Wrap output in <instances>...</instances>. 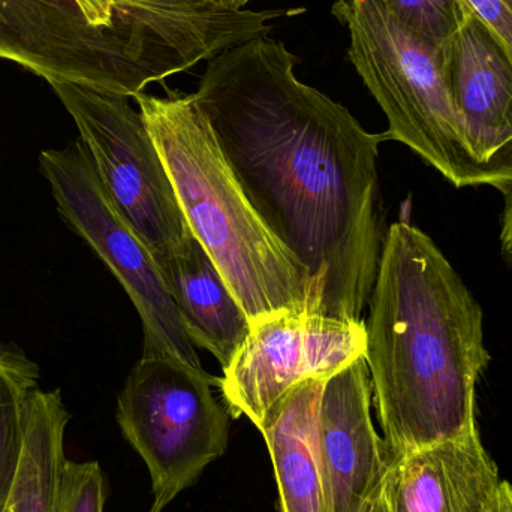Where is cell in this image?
<instances>
[{
    "label": "cell",
    "mask_w": 512,
    "mask_h": 512,
    "mask_svg": "<svg viewBox=\"0 0 512 512\" xmlns=\"http://www.w3.org/2000/svg\"><path fill=\"white\" fill-rule=\"evenodd\" d=\"M69 418L59 390L30 391L23 462L5 512H59Z\"/></svg>",
    "instance_id": "9a60e30c"
},
{
    "label": "cell",
    "mask_w": 512,
    "mask_h": 512,
    "mask_svg": "<svg viewBox=\"0 0 512 512\" xmlns=\"http://www.w3.org/2000/svg\"><path fill=\"white\" fill-rule=\"evenodd\" d=\"M502 483L474 433L393 457L379 493L385 512H492Z\"/></svg>",
    "instance_id": "7c38bea8"
},
{
    "label": "cell",
    "mask_w": 512,
    "mask_h": 512,
    "mask_svg": "<svg viewBox=\"0 0 512 512\" xmlns=\"http://www.w3.org/2000/svg\"><path fill=\"white\" fill-rule=\"evenodd\" d=\"M119 2L120 8L125 11H131V9L162 12L206 11L222 5L219 0H119Z\"/></svg>",
    "instance_id": "44dd1931"
},
{
    "label": "cell",
    "mask_w": 512,
    "mask_h": 512,
    "mask_svg": "<svg viewBox=\"0 0 512 512\" xmlns=\"http://www.w3.org/2000/svg\"><path fill=\"white\" fill-rule=\"evenodd\" d=\"M48 84L74 119L114 209L161 270L194 234L140 111L116 93L68 81Z\"/></svg>",
    "instance_id": "52a82bcc"
},
{
    "label": "cell",
    "mask_w": 512,
    "mask_h": 512,
    "mask_svg": "<svg viewBox=\"0 0 512 512\" xmlns=\"http://www.w3.org/2000/svg\"><path fill=\"white\" fill-rule=\"evenodd\" d=\"M512 51V0H462Z\"/></svg>",
    "instance_id": "ffe728a7"
},
{
    "label": "cell",
    "mask_w": 512,
    "mask_h": 512,
    "mask_svg": "<svg viewBox=\"0 0 512 512\" xmlns=\"http://www.w3.org/2000/svg\"><path fill=\"white\" fill-rule=\"evenodd\" d=\"M149 512H161V511L153 510V508H152V510H150Z\"/></svg>",
    "instance_id": "d4e9b609"
},
{
    "label": "cell",
    "mask_w": 512,
    "mask_h": 512,
    "mask_svg": "<svg viewBox=\"0 0 512 512\" xmlns=\"http://www.w3.org/2000/svg\"><path fill=\"white\" fill-rule=\"evenodd\" d=\"M192 234L227 280L251 324L309 313L303 265L271 236L234 177L194 93L135 96Z\"/></svg>",
    "instance_id": "3957f363"
},
{
    "label": "cell",
    "mask_w": 512,
    "mask_h": 512,
    "mask_svg": "<svg viewBox=\"0 0 512 512\" xmlns=\"http://www.w3.org/2000/svg\"><path fill=\"white\" fill-rule=\"evenodd\" d=\"M107 484L96 462L66 460L60 481L59 512H104Z\"/></svg>",
    "instance_id": "d6986e66"
},
{
    "label": "cell",
    "mask_w": 512,
    "mask_h": 512,
    "mask_svg": "<svg viewBox=\"0 0 512 512\" xmlns=\"http://www.w3.org/2000/svg\"><path fill=\"white\" fill-rule=\"evenodd\" d=\"M325 382L312 378L292 388L259 429L273 462L280 512H336L319 439Z\"/></svg>",
    "instance_id": "4fadbf2b"
},
{
    "label": "cell",
    "mask_w": 512,
    "mask_h": 512,
    "mask_svg": "<svg viewBox=\"0 0 512 512\" xmlns=\"http://www.w3.org/2000/svg\"><path fill=\"white\" fill-rule=\"evenodd\" d=\"M221 379L167 355L141 357L117 399L123 438L146 463L153 510L164 511L227 453L230 414L213 394Z\"/></svg>",
    "instance_id": "8992f818"
},
{
    "label": "cell",
    "mask_w": 512,
    "mask_h": 512,
    "mask_svg": "<svg viewBox=\"0 0 512 512\" xmlns=\"http://www.w3.org/2000/svg\"><path fill=\"white\" fill-rule=\"evenodd\" d=\"M504 209L501 215V233H499V243H501V255L504 261L512 267V188L508 194L504 195Z\"/></svg>",
    "instance_id": "7402d4cb"
},
{
    "label": "cell",
    "mask_w": 512,
    "mask_h": 512,
    "mask_svg": "<svg viewBox=\"0 0 512 512\" xmlns=\"http://www.w3.org/2000/svg\"><path fill=\"white\" fill-rule=\"evenodd\" d=\"M60 216L105 262L138 310L144 357L167 355L203 369L167 283L149 249L117 213L80 140L39 156Z\"/></svg>",
    "instance_id": "ba28073f"
},
{
    "label": "cell",
    "mask_w": 512,
    "mask_h": 512,
    "mask_svg": "<svg viewBox=\"0 0 512 512\" xmlns=\"http://www.w3.org/2000/svg\"><path fill=\"white\" fill-rule=\"evenodd\" d=\"M403 26L427 44L442 50L451 38L466 6L462 0H382Z\"/></svg>",
    "instance_id": "ac0fdd59"
},
{
    "label": "cell",
    "mask_w": 512,
    "mask_h": 512,
    "mask_svg": "<svg viewBox=\"0 0 512 512\" xmlns=\"http://www.w3.org/2000/svg\"><path fill=\"white\" fill-rule=\"evenodd\" d=\"M38 366L15 346L0 345V512L17 484L26 444L27 397L38 387Z\"/></svg>",
    "instance_id": "2e32d148"
},
{
    "label": "cell",
    "mask_w": 512,
    "mask_h": 512,
    "mask_svg": "<svg viewBox=\"0 0 512 512\" xmlns=\"http://www.w3.org/2000/svg\"><path fill=\"white\" fill-rule=\"evenodd\" d=\"M282 42L256 36L207 63L194 93L240 188L307 273L309 313L363 322L387 231L379 144L298 80Z\"/></svg>",
    "instance_id": "6da1fadb"
},
{
    "label": "cell",
    "mask_w": 512,
    "mask_h": 512,
    "mask_svg": "<svg viewBox=\"0 0 512 512\" xmlns=\"http://www.w3.org/2000/svg\"><path fill=\"white\" fill-rule=\"evenodd\" d=\"M448 93L463 135L493 189L512 188V51L465 8L441 50Z\"/></svg>",
    "instance_id": "30bf717a"
},
{
    "label": "cell",
    "mask_w": 512,
    "mask_h": 512,
    "mask_svg": "<svg viewBox=\"0 0 512 512\" xmlns=\"http://www.w3.org/2000/svg\"><path fill=\"white\" fill-rule=\"evenodd\" d=\"M492 512H512V484L508 481L502 483L498 501H496Z\"/></svg>",
    "instance_id": "603a6c76"
},
{
    "label": "cell",
    "mask_w": 512,
    "mask_h": 512,
    "mask_svg": "<svg viewBox=\"0 0 512 512\" xmlns=\"http://www.w3.org/2000/svg\"><path fill=\"white\" fill-rule=\"evenodd\" d=\"M222 5L231 9H246L249 3L256 2V0H219Z\"/></svg>",
    "instance_id": "cb8c5ba5"
},
{
    "label": "cell",
    "mask_w": 512,
    "mask_h": 512,
    "mask_svg": "<svg viewBox=\"0 0 512 512\" xmlns=\"http://www.w3.org/2000/svg\"><path fill=\"white\" fill-rule=\"evenodd\" d=\"M366 325L312 313L285 312L251 324V333L221 378L234 418L261 429L280 399L301 382L331 378L363 357Z\"/></svg>",
    "instance_id": "9c48e42d"
},
{
    "label": "cell",
    "mask_w": 512,
    "mask_h": 512,
    "mask_svg": "<svg viewBox=\"0 0 512 512\" xmlns=\"http://www.w3.org/2000/svg\"><path fill=\"white\" fill-rule=\"evenodd\" d=\"M161 273L192 342L228 367L251 333V321L197 237Z\"/></svg>",
    "instance_id": "5bb4252c"
},
{
    "label": "cell",
    "mask_w": 512,
    "mask_h": 512,
    "mask_svg": "<svg viewBox=\"0 0 512 512\" xmlns=\"http://www.w3.org/2000/svg\"><path fill=\"white\" fill-rule=\"evenodd\" d=\"M0 59L47 83L68 81L126 98L203 62L147 36L93 26L75 0H0Z\"/></svg>",
    "instance_id": "5b68a950"
},
{
    "label": "cell",
    "mask_w": 512,
    "mask_h": 512,
    "mask_svg": "<svg viewBox=\"0 0 512 512\" xmlns=\"http://www.w3.org/2000/svg\"><path fill=\"white\" fill-rule=\"evenodd\" d=\"M372 400L364 355L328 378L322 391L319 439L336 512L360 511L393 459L373 424Z\"/></svg>",
    "instance_id": "8fae6325"
},
{
    "label": "cell",
    "mask_w": 512,
    "mask_h": 512,
    "mask_svg": "<svg viewBox=\"0 0 512 512\" xmlns=\"http://www.w3.org/2000/svg\"><path fill=\"white\" fill-rule=\"evenodd\" d=\"M331 14L348 27V56L399 141L456 188L490 186L469 150L442 69L441 50L403 26L382 0H337Z\"/></svg>",
    "instance_id": "277c9868"
},
{
    "label": "cell",
    "mask_w": 512,
    "mask_h": 512,
    "mask_svg": "<svg viewBox=\"0 0 512 512\" xmlns=\"http://www.w3.org/2000/svg\"><path fill=\"white\" fill-rule=\"evenodd\" d=\"M84 17L96 27L123 30L182 48L207 60L219 53L215 36L185 21L161 20L120 8L119 0H75Z\"/></svg>",
    "instance_id": "e0dca14e"
},
{
    "label": "cell",
    "mask_w": 512,
    "mask_h": 512,
    "mask_svg": "<svg viewBox=\"0 0 512 512\" xmlns=\"http://www.w3.org/2000/svg\"><path fill=\"white\" fill-rule=\"evenodd\" d=\"M367 304L364 358L391 457L478 433L477 385L492 360L483 307L409 219L387 230Z\"/></svg>",
    "instance_id": "7a4b0ae2"
}]
</instances>
